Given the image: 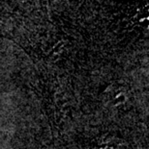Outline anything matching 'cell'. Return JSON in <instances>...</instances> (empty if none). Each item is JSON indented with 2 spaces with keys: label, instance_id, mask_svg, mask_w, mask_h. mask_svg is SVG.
I'll use <instances>...</instances> for the list:
<instances>
[{
  "label": "cell",
  "instance_id": "1",
  "mask_svg": "<svg viewBox=\"0 0 149 149\" xmlns=\"http://www.w3.org/2000/svg\"><path fill=\"white\" fill-rule=\"evenodd\" d=\"M109 99L115 108H121L128 102V93L122 87H113L109 91Z\"/></svg>",
  "mask_w": 149,
  "mask_h": 149
},
{
  "label": "cell",
  "instance_id": "2",
  "mask_svg": "<svg viewBox=\"0 0 149 149\" xmlns=\"http://www.w3.org/2000/svg\"><path fill=\"white\" fill-rule=\"evenodd\" d=\"M96 149H126V146L118 139L105 138L99 141Z\"/></svg>",
  "mask_w": 149,
  "mask_h": 149
}]
</instances>
